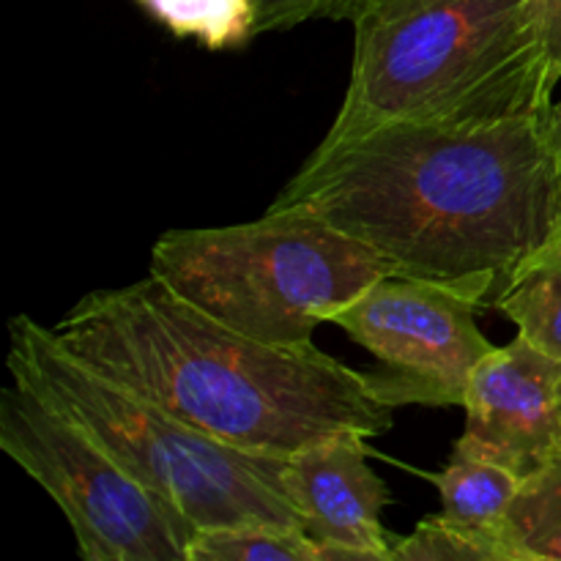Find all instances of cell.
Here are the masks:
<instances>
[{
	"instance_id": "cell-2",
	"label": "cell",
	"mask_w": 561,
	"mask_h": 561,
	"mask_svg": "<svg viewBox=\"0 0 561 561\" xmlns=\"http://www.w3.org/2000/svg\"><path fill=\"white\" fill-rule=\"evenodd\" d=\"M60 343L159 400L208 436L263 455L392 431L394 409L316 343L250 337L181 299L153 274L82 296L53 327Z\"/></svg>"
},
{
	"instance_id": "cell-12",
	"label": "cell",
	"mask_w": 561,
	"mask_h": 561,
	"mask_svg": "<svg viewBox=\"0 0 561 561\" xmlns=\"http://www.w3.org/2000/svg\"><path fill=\"white\" fill-rule=\"evenodd\" d=\"M507 531L524 561H561V453L520 482Z\"/></svg>"
},
{
	"instance_id": "cell-9",
	"label": "cell",
	"mask_w": 561,
	"mask_h": 561,
	"mask_svg": "<svg viewBox=\"0 0 561 561\" xmlns=\"http://www.w3.org/2000/svg\"><path fill=\"white\" fill-rule=\"evenodd\" d=\"M367 442L359 433H337L288 455L285 485L318 542V561H389L398 542L381 524L392 493L367 463Z\"/></svg>"
},
{
	"instance_id": "cell-3",
	"label": "cell",
	"mask_w": 561,
	"mask_h": 561,
	"mask_svg": "<svg viewBox=\"0 0 561 561\" xmlns=\"http://www.w3.org/2000/svg\"><path fill=\"white\" fill-rule=\"evenodd\" d=\"M343 104L318 151L392 124L488 126L557 107L561 71L531 0H367Z\"/></svg>"
},
{
	"instance_id": "cell-4",
	"label": "cell",
	"mask_w": 561,
	"mask_h": 561,
	"mask_svg": "<svg viewBox=\"0 0 561 561\" xmlns=\"http://www.w3.org/2000/svg\"><path fill=\"white\" fill-rule=\"evenodd\" d=\"M11 378L80 422L142 485L197 529L272 524L305 529L285 485L288 458L247 453L208 436L159 400L66 348L31 316L9 323Z\"/></svg>"
},
{
	"instance_id": "cell-18",
	"label": "cell",
	"mask_w": 561,
	"mask_h": 561,
	"mask_svg": "<svg viewBox=\"0 0 561 561\" xmlns=\"http://www.w3.org/2000/svg\"><path fill=\"white\" fill-rule=\"evenodd\" d=\"M553 121H557V140H559V153H561V99L557 102V110H553Z\"/></svg>"
},
{
	"instance_id": "cell-15",
	"label": "cell",
	"mask_w": 561,
	"mask_h": 561,
	"mask_svg": "<svg viewBox=\"0 0 561 561\" xmlns=\"http://www.w3.org/2000/svg\"><path fill=\"white\" fill-rule=\"evenodd\" d=\"M170 33L208 49L239 47L252 38L250 0H140Z\"/></svg>"
},
{
	"instance_id": "cell-13",
	"label": "cell",
	"mask_w": 561,
	"mask_h": 561,
	"mask_svg": "<svg viewBox=\"0 0 561 561\" xmlns=\"http://www.w3.org/2000/svg\"><path fill=\"white\" fill-rule=\"evenodd\" d=\"M186 561H318V542L288 526H214L195 531Z\"/></svg>"
},
{
	"instance_id": "cell-1",
	"label": "cell",
	"mask_w": 561,
	"mask_h": 561,
	"mask_svg": "<svg viewBox=\"0 0 561 561\" xmlns=\"http://www.w3.org/2000/svg\"><path fill=\"white\" fill-rule=\"evenodd\" d=\"M553 110L488 126L392 124L316 148L272 206L343 230L394 277L455 285L493 307L561 225Z\"/></svg>"
},
{
	"instance_id": "cell-6",
	"label": "cell",
	"mask_w": 561,
	"mask_h": 561,
	"mask_svg": "<svg viewBox=\"0 0 561 561\" xmlns=\"http://www.w3.org/2000/svg\"><path fill=\"white\" fill-rule=\"evenodd\" d=\"M0 389V449L58 504L85 561H186L197 526L142 485L99 438L11 378Z\"/></svg>"
},
{
	"instance_id": "cell-7",
	"label": "cell",
	"mask_w": 561,
	"mask_h": 561,
	"mask_svg": "<svg viewBox=\"0 0 561 561\" xmlns=\"http://www.w3.org/2000/svg\"><path fill=\"white\" fill-rule=\"evenodd\" d=\"M485 310L474 294L416 277H383L329 316L381 367L367 370L373 394L389 409H463L474 367L496 348L477 327Z\"/></svg>"
},
{
	"instance_id": "cell-17",
	"label": "cell",
	"mask_w": 561,
	"mask_h": 561,
	"mask_svg": "<svg viewBox=\"0 0 561 561\" xmlns=\"http://www.w3.org/2000/svg\"><path fill=\"white\" fill-rule=\"evenodd\" d=\"M531 3H535L537 14H540L548 42H551L553 60H557L561 71V0H531Z\"/></svg>"
},
{
	"instance_id": "cell-5",
	"label": "cell",
	"mask_w": 561,
	"mask_h": 561,
	"mask_svg": "<svg viewBox=\"0 0 561 561\" xmlns=\"http://www.w3.org/2000/svg\"><path fill=\"white\" fill-rule=\"evenodd\" d=\"M148 274L250 337L299 345L394 266L312 214L268 206L252 222L168 230Z\"/></svg>"
},
{
	"instance_id": "cell-14",
	"label": "cell",
	"mask_w": 561,
	"mask_h": 561,
	"mask_svg": "<svg viewBox=\"0 0 561 561\" xmlns=\"http://www.w3.org/2000/svg\"><path fill=\"white\" fill-rule=\"evenodd\" d=\"M389 561H524L513 540L499 531L455 524L442 513L420 520L409 537H398Z\"/></svg>"
},
{
	"instance_id": "cell-8",
	"label": "cell",
	"mask_w": 561,
	"mask_h": 561,
	"mask_svg": "<svg viewBox=\"0 0 561 561\" xmlns=\"http://www.w3.org/2000/svg\"><path fill=\"white\" fill-rule=\"evenodd\" d=\"M463 442L526 480L561 453V359L526 337L496 345L471 373Z\"/></svg>"
},
{
	"instance_id": "cell-10",
	"label": "cell",
	"mask_w": 561,
	"mask_h": 561,
	"mask_svg": "<svg viewBox=\"0 0 561 561\" xmlns=\"http://www.w3.org/2000/svg\"><path fill=\"white\" fill-rule=\"evenodd\" d=\"M433 482L442 496L444 518L510 537V510H513L518 488L524 482L515 471L485 458L471 444L458 438L447 466L433 477Z\"/></svg>"
},
{
	"instance_id": "cell-11",
	"label": "cell",
	"mask_w": 561,
	"mask_h": 561,
	"mask_svg": "<svg viewBox=\"0 0 561 561\" xmlns=\"http://www.w3.org/2000/svg\"><path fill=\"white\" fill-rule=\"evenodd\" d=\"M491 310L504 312L520 337L561 359V225L520 263Z\"/></svg>"
},
{
	"instance_id": "cell-16",
	"label": "cell",
	"mask_w": 561,
	"mask_h": 561,
	"mask_svg": "<svg viewBox=\"0 0 561 561\" xmlns=\"http://www.w3.org/2000/svg\"><path fill=\"white\" fill-rule=\"evenodd\" d=\"M367 0H250L252 36L299 27L305 22L354 20Z\"/></svg>"
}]
</instances>
